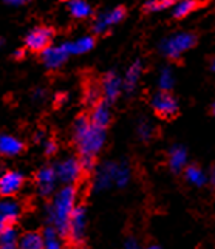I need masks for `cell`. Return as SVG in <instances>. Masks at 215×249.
<instances>
[{
    "mask_svg": "<svg viewBox=\"0 0 215 249\" xmlns=\"http://www.w3.org/2000/svg\"><path fill=\"white\" fill-rule=\"evenodd\" d=\"M74 141L81 158H96L106 144V128L91 124L85 116H79L74 121Z\"/></svg>",
    "mask_w": 215,
    "mask_h": 249,
    "instance_id": "obj_1",
    "label": "cell"
},
{
    "mask_svg": "<svg viewBox=\"0 0 215 249\" xmlns=\"http://www.w3.org/2000/svg\"><path fill=\"white\" fill-rule=\"evenodd\" d=\"M77 191L73 184H65L54 194L53 201L47 209V218L59 234L65 235L68 229V220L76 208Z\"/></svg>",
    "mask_w": 215,
    "mask_h": 249,
    "instance_id": "obj_2",
    "label": "cell"
},
{
    "mask_svg": "<svg viewBox=\"0 0 215 249\" xmlns=\"http://www.w3.org/2000/svg\"><path fill=\"white\" fill-rule=\"evenodd\" d=\"M197 44V34L191 31H178L167 36L160 44V51L162 56L167 59L177 61L183 54H186L189 50H192Z\"/></svg>",
    "mask_w": 215,
    "mask_h": 249,
    "instance_id": "obj_3",
    "label": "cell"
},
{
    "mask_svg": "<svg viewBox=\"0 0 215 249\" xmlns=\"http://www.w3.org/2000/svg\"><path fill=\"white\" fill-rule=\"evenodd\" d=\"M152 108L160 118L162 119H172L178 115V101L174 94H170V91H158L153 94L152 98Z\"/></svg>",
    "mask_w": 215,
    "mask_h": 249,
    "instance_id": "obj_4",
    "label": "cell"
},
{
    "mask_svg": "<svg viewBox=\"0 0 215 249\" xmlns=\"http://www.w3.org/2000/svg\"><path fill=\"white\" fill-rule=\"evenodd\" d=\"M54 169L57 174V179L62 181L64 184H74L76 181H79V178L84 172L79 158H76V157H67L65 160L59 162Z\"/></svg>",
    "mask_w": 215,
    "mask_h": 249,
    "instance_id": "obj_5",
    "label": "cell"
},
{
    "mask_svg": "<svg viewBox=\"0 0 215 249\" xmlns=\"http://www.w3.org/2000/svg\"><path fill=\"white\" fill-rule=\"evenodd\" d=\"M127 11L124 6H116L113 10H108L96 17V20L93 22V33L94 34H106L108 30L121 22L125 17Z\"/></svg>",
    "mask_w": 215,
    "mask_h": 249,
    "instance_id": "obj_6",
    "label": "cell"
},
{
    "mask_svg": "<svg viewBox=\"0 0 215 249\" xmlns=\"http://www.w3.org/2000/svg\"><path fill=\"white\" fill-rule=\"evenodd\" d=\"M119 167H121V162L111 161L104 162L99 167V170L96 172V177H94V187H96V191H107L111 186H116Z\"/></svg>",
    "mask_w": 215,
    "mask_h": 249,
    "instance_id": "obj_7",
    "label": "cell"
},
{
    "mask_svg": "<svg viewBox=\"0 0 215 249\" xmlns=\"http://www.w3.org/2000/svg\"><path fill=\"white\" fill-rule=\"evenodd\" d=\"M53 34H54L53 30L45 28V27H37L27 34L25 44H27V47L31 51H44L48 45H51Z\"/></svg>",
    "mask_w": 215,
    "mask_h": 249,
    "instance_id": "obj_8",
    "label": "cell"
},
{
    "mask_svg": "<svg viewBox=\"0 0 215 249\" xmlns=\"http://www.w3.org/2000/svg\"><path fill=\"white\" fill-rule=\"evenodd\" d=\"M85 228H87V217H85V209L82 206H76L72 212L70 220H68L67 234L72 237L74 242H81L85 235Z\"/></svg>",
    "mask_w": 215,
    "mask_h": 249,
    "instance_id": "obj_9",
    "label": "cell"
},
{
    "mask_svg": "<svg viewBox=\"0 0 215 249\" xmlns=\"http://www.w3.org/2000/svg\"><path fill=\"white\" fill-rule=\"evenodd\" d=\"M101 90L107 102H115L123 93V78L116 71H108L101 82Z\"/></svg>",
    "mask_w": 215,
    "mask_h": 249,
    "instance_id": "obj_10",
    "label": "cell"
},
{
    "mask_svg": "<svg viewBox=\"0 0 215 249\" xmlns=\"http://www.w3.org/2000/svg\"><path fill=\"white\" fill-rule=\"evenodd\" d=\"M68 51L62 45H48L44 51H42V62L50 70H56V68L62 67L65 61L68 59Z\"/></svg>",
    "mask_w": 215,
    "mask_h": 249,
    "instance_id": "obj_11",
    "label": "cell"
},
{
    "mask_svg": "<svg viewBox=\"0 0 215 249\" xmlns=\"http://www.w3.org/2000/svg\"><path fill=\"white\" fill-rule=\"evenodd\" d=\"M25 178L20 172L10 170L0 177V195L2 196H13L20 191L23 186Z\"/></svg>",
    "mask_w": 215,
    "mask_h": 249,
    "instance_id": "obj_12",
    "label": "cell"
},
{
    "mask_svg": "<svg viewBox=\"0 0 215 249\" xmlns=\"http://www.w3.org/2000/svg\"><path fill=\"white\" fill-rule=\"evenodd\" d=\"M22 213V204L11 198V196H5L0 200V225H13Z\"/></svg>",
    "mask_w": 215,
    "mask_h": 249,
    "instance_id": "obj_13",
    "label": "cell"
},
{
    "mask_svg": "<svg viewBox=\"0 0 215 249\" xmlns=\"http://www.w3.org/2000/svg\"><path fill=\"white\" fill-rule=\"evenodd\" d=\"M36 181H37V191L40 195L48 196L50 194H53L56 183L59 181L56 169L54 167H42L37 172Z\"/></svg>",
    "mask_w": 215,
    "mask_h": 249,
    "instance_id": "obj_14",
    "label": "cell"
},
{
    "mask_svg": "<svg viewBox=\"0 0 215 249\" xmlns=\"http://www.w3.org/2000/svg\"><path fill=\"white\" fill-rule=\"evenodd\" d=\"M90 121L91 124L98 125L101 128H107V125L111 121V108H110V102L99 101L96 102V106L93 107V111L90 115Z\"/></svg>",
    "mask_w": 215,
    "mask_h": 249,
    "instance_id": "obj_15",
    "label": "cell"
},
{
    "mask_svg": "<svg viewBox=\"0 0 215 249\" xmlns=\"http://www.w3.org/2000/svg\"><path fill=\"white\" fill-rule=\"evenodd\" d=\"M143 71H144V67H143L141 61H135L130 67L127 68L125 76L123 79V90L125 93H133L136 90L138 82L143 76Z\"/></svg>",
    "mask_w": 215,
    "mask_h": 249,
    "instance_id": "obj_16",
    "label": "cell"
},
{
    "mask_svg": "<svg viewBox=\"0 0 215 249\" xmlns=\"http://www.w3.org/2000/svg\"><path fill=\"white\" fill-rule=\"evenodd\" d=\"M187 150L183 145H172L170 150H169V158H167V162H169V167L170 170L174 172V174H179V172H183L186 164H187Z\"/></svg>",
    "mask_w": 215,
    "mask_h": 249,
    "instance_id": "obj_17",
    "label": "cell"
},
{
    "mask_svg": "<svg viewBox=\"0 0 215 249\" xmlns=\"http://www.w3.org/2000/svg\"><path fill=\"white\" fill-rule=\"evenodd\" d=\"M25 149L23 142L13 135H0V155L5 157H16Z\"/></svg>",
    "mask_w": 215,
    "mask_h": 249,
    "instance_id": "obj_18",
    "label": "cell"
},
{
    "mask_svg": "<svg viewBox=\"0 0 215 249\" xmlns=\"http://www.w3.org/2000/svg\"><path fill=\"white\" fill-rule=\"evenodd\" d=\"M94 44H96V40H94L93 36H82L76 40H70V42H65L64 47L67 48L68 54H85L91 51L94 48Z\"/></svg>",
    "mask_w": 215,
    "mask_h": 249,
    "instance_id": "obj_19",
    "label": "cell"
},
{
    "mask_svg": "<svg viewBox=\"0 0 215 249\" xmlns=\"http://www.w3.org/2000/svg\"><path fill=\"white\" fill-rule=\"evenodd\" d=\"M17 249H44L45 237L39 232H25L17 240Z\"/></svg>",
    "mask_w": 215,
    "mask_h": 249,
    "instance_id": "obj_20",
    "label": "cell"
},
{
    "mask_svg": "<svg viewBox=\"0 0 215 249\" xmlns=\"http://www.w3.org/2000/svg\"><path fill=\"white\" fill-rule=\"evenodd\" d=\"M184 178L187 183H191L195 187H203L208 183V175L206 172L197 164H191V166H186L184 167Z\"/></svg>",
    "mask_w": 215,
    "mask_h": 249,
    "instance_id": "obj_21",
    "label": "cell"
},
{
    "mask_svg": "<svg viewBox=\"0 0 215 249\" xmlns=\"http://www.w3.org/2000/svg\"><path fill=\"white\" fill-rule=\"evenodd\" d=\"M198 6H200V0H178V2L172 6L174 8L172 16H174L175 19H184V17L191 16Z\"/></svg>",
    "mask_w": 215,
    "mask_h": 249,
    "instance_id": "obj_22",
    "label": "cell"
},
{
    "mask_svg": "<svg viewBox=\"0 0 215 249\" xmlns=\"http://www.w3.org/2000/svg\"><path fill=\"white\" fill-rule=\"evenodd\" d=\"M68 10H70V14L76 17V19H87L93 13L91 5L85 2V0H70L68 2Z\"/></svg>",
    "mask_w": 215,
    "mask_h": 249,
    "instance_id": "obj_23",
    "label": "cell"
},
{
    "mask_svg": "<svg viewBox=\"0 0 215 249\" xmlns=\"http://www.w3.org/2000/svg\"><path fill=\"white\" fill-rule=\"evenodd\" d=\"M175 85V74L174 70L169 67H164L160 70L158 74V89L161 91H170Z\"/></svg>",
    "mask_w": 215,
    "mask_h": 249,
    "instance_id": "obj_24",
    "label": "cell"
},
{
    "mask_svg": "<svg viewBox=\"0 0 215 249\" xmlns=\"http://www.w3.org/2000/svg\"><path fill=\"white\" fill-rule=\"evenodd\" d=\"M19 232L13 225H5L0 231V245H8V246H16L17 240H19Z\"/></svg>",
    "mask_w": 215,
    "mask_h": 249,
    "instance_id": "obj_25",
    "label": "cell"
},
{
    "mask_svg": "<svg viewBox=\"0 0 215 249\" xmlns=\"http://www.w3.org/2000/svg\"><path fill=\"white\" fill-rule=\"evenodd\" d=\"M178 0H147L144 3V11L147 13H157V11H164L167 8H172Z\"/></svg>",
    "mask_w": 215,
    "mask_h": 249,
    "instance_id": "obj_26",
    "label": "cell"
},
{
    "mask_svg": "<svg viewBox=\"0 0 215 249\" xmlns=\"http://www.w3.org/2000/svg\"><path fill=\"white\" fill-rule=\"evenodd\" d=\"M57 235H59V232L50 225V228H47L45 232H44V237H45V248L44 249H64L61 242H59Z\"/></svg>",
    "mask_w": 215,
    "mask_h": 249,
    "instance_id": "obj_27",
    "label": "cell"
},
{
    "mask_svg": "<svg viewBox=\"0 0 215 249\" xmlns=\"http://www.w3.org/2000/svg\"><path fill=\"white\" fill-rule=\"evenodd\" d=\"M130 181V167H128L125 162H121V167H119V174H118V181L116 187H124Z\"/></svg>",
    "mask_w": 215,
    "mask_h": 249,
    "instance_id": "obj_28",
    "label": "cell"
},
{
    "mask_svg": "<svg viewBox=\"0 0 215 249\" xmlns=\"http://www.w3.org/2000/svg\"><path fill=\"white\" fill-rule=\"evenodd\" d=\"M138 135L143 141H149L152 136H153V127L150 123L147 121H141L138 124Z\"/></svg>",
    "mask_w": 215,
    "mask_h": 249,
    "instance_id": "obj_29",
    "label": "cell"
},
{
    "mask_svg": "<svg viewBox=\"0 0 215 249\" xmlns=\"http://www.w3.org/2000/svg\"><path fill=\"white\" fill-rule=\"evenodd\" d=\"M44 145H45V153H47V155H53V153L56 152V144L53 141H47Z\"/></svg>",
    "mask_w": 215,
    "mask_h": 249,
    "instance_id": "obj_30",
    "label": "cell"
},
{
    "mask_svg": "<svg viewBox=\"0 0 215 249\" xmlns=\"http://www.w3.org/2000/svg\"><path fill=\"white\" fill-rule=\"evenodd\" d=\"M124 249H140V246L136 243V240H127L124 245Z\"/></svg>",
    "mask_w": 215,
    "mask_h": 249,
    "instance_id": "obj_31",
    "label": "cell"
},
{
    "mask_svg": "<svg viewBox=\"0 0 215 249\" xmlns=\"http://www.w3.org/2000/svg\"><path fill=\"white\" fill-rule=\"evenodd\" d=\"M208 179L211 181V186H212V191H214V194H215V166L211 169V174H209V177H208Z\"/></svg>",
    "mask_w": 215,
    "mask_h": 249,
    "instance_id": "obj_32",
    "label": "cell"
},
{
    "mask_svg": "<svg viewBox=\"0 0 215 249\" xmlns=\"http://www.w3.org/2000/svg\"><path fill=\"white\" fill-rule=\"evenodd\" d=\"M5 2L8 3V5H13V6H20V5H23L27 0H5Z\"/></svg>",
    "mask_w": 215,
    "mask_h": 249,
    "instance_id": "obj_33",
    "label": "cell"
},
{
    "mask_svg": "<svg viewBox=\"0 0 215 249\" xmlns=\"http://www.w3.org/2000/svg\"><path fill=\"white\" fill-rule=\"evenodd\" d=\"M23 56H25V51H23V50H17L16 53H14V57H16V59H22Z\"/></svg>",
    "mask_w": 215,
    "mask_h": 249,
    "instance_id": "obj_34",
    "label": "cell"
},
{
    "mask_svg": "<svg viewBox=\"0 0 215 249\" xmlns=\"http://www.w3.org/2000/svg\"><path fill=\"white\" fill-rule=\"evenodd\" d=\"M0 249H17V246H8V245H0Z\"/></svg>",
    "mask_w": 215,
    "mask_h": 249,
    "instance_id": "obj_35",
    "label": "cell"
},
{
    "mask_svg": "<svg viewBox=\"0 0 215 249\" xmlns=\"http://www.w3.org/2000/svg\"><path fill=\"white\" fill-rule=\"evenodd\" d=\"M145 249H162L161 246H158V245H149Z\"/></svg>",
    "mask_w": 215,
    "mask_h": 249,
    "instance_id": "obj_36",
    "label": "cell"
},
{
    "mask_svg": "<svg viewBox=\"0 0 215 249\" xmlns=\"http://www.w3.org/2000/svg\"><path fill=\"white\" fill-rule=\"evenodd\" d=\"M211 113H212V116L215 118V101L212 102V106H211Z\"/></svg>",
    "mask_w": 215,
    "mask_h": 249,
    "instance_id": "obj_37",
    "label": "cell"
},
{
    "mask_svg": "<svg viewBox=\"0 0 215 249\" xmlns=\"http://www.w3.org/2000/svg\"><path fill=\"white\" fill-rule=\"evenodd\" d=\"M211 70H212V71L215 73V57L212 59V64H211Z\"/></svg>",
    "mask_w": 215,
    "mask_h": 249,
    "instance_id": "obj_38",
    "label": "cell"
},
{
    "mask_svg": "<svg viewBox=\"0 0 215 249\" xmlns=\"http://www.w3.org/2000/svg\"><path fill=\"white\" fill-rule=\"evenodd\" d=\"M3 44V42H2V39H0V45H2Z\"/></svg>",
    "mask_w": 215,
    "mask_h": 249,
    "instance_id": "obj_39",
    "label": "cell"
},
{
    "mask_svg": "<svg viewBox=\"0 0 215 249\" xmlns=\"http://www.w3.org/2000/svg\"><path fill=\"white\" fill-rule=\"evenodd\" d=\"M0 231H2V225H0Z\"/></svg>",
    "mask_w": 215,
    "mask_h": 249,
    "instance_id": "obj_40",
    "label": "cell"
},
{
    "mask_svg": "<svg viewBox=\"0 0 215 249\" xmlns=\"http://www.w3.org/2000/svg\"><path fill=\"white\" fill-rule=\"evenodd\" d=\"M65 2H70V0H65Z\"/></svg>",
    "mask_w": 215,
    "mask_h": 249,
    "instance_id": "obj_41",
    "label": "cell"
}]
</instances>
